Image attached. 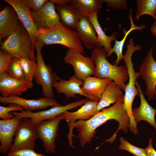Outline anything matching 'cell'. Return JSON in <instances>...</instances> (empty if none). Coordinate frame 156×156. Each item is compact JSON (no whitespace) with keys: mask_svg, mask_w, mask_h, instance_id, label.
<instances>
[{"mask_svg":"<svg viewBox=\"0 0 156 156\" xmlns=\"http://www.w3.org/2000/svg\"><path fill=\"white\" fill-rule=\"evenodd\" d=\"M124 98H122L112 106L103 109L98 112L92 117L87 120H80L73 124L68 123L69 130L67 137L69 145L72 146L73 129L76 128L79 132L78 138L80 144L83 147L86 143H90L96 133V129L107 121L111 119L116 120L119 123L116 131L108 140L112 143L117 137L116 134L121 130L127 133L129 128L130 119L123 107Z\"/></svg>","mask_w":156,"mask_h":156,"instance_id":"obj_1","label":"cell"},{"mask_svg":"<svg viewBox=\"0 0 156 156\" xmlns=\"http://www.w3.org/2000/svg\"><path fill=\"white\" fill-rule=\"evenodd\" d=\"M142 47L140 44L135 46L133 38H130L123 58L125 66L128 71L129 79V82L126 85L124 90L125 94L123 107L129 118V129L133 133H136L138 131L137 123L135 122L133 115L132 105L135 97L138 93V89L135 87V83L140 75L139 72H136L135 70L134 64L132 62V56L135 51L140 50Z\"/></svg>","mask_w":156,"mask_h":156,"instance_id":"obj_2","label":"cell"},{"mask_svg":"<svg viewBox=\"0 0 156 156\" xmlns=\"http://www.w3.org/2000/svg\"><path fill=\"white\" fill-rule=\"evenodd\" d=\"M36 40L41 42L44 45L60 44L87 56L76 31L67 27L61 22L52 28L38 29Z\"/></svg>","mask_w":156,"mask_h":156,"instance_id":"obj_3","label":"cell"},{"mask_svg":"<svg viewBox=\"0 0 156 156\" xmlns=\"http://www.w3.org/2000/svg\"><path fill=\"white\" fill-rule=\"evenodd\" d=\"M107 53L103 47H96L91 52L96 67L94 77L101 79L108 78L114 81L122 90H125V82L129 79L125 66H118L110 63L106 58Z\"/></svg>","mask_w":156,"mask_h":156,"instance_id":"obj_4","label":"cell"},{"mask_svg":"<svg viewBox=\"0 0 156 156\" xmlns=\"http://www.w3.org/2000/svg\"><path fill=\"white\" fill-rule=\"evenodd\" d=\"M1 50L6 51L14 57L35 59L34 44L25 28L23 25L15 33L1 44Z\"/></svg>","mask_w":156,"mask_h":156,"instance_id":"obj_5","label":"cell"},{"mask_svg":"<svg viewBox=\"0 0 156 156\" xmlns=\"http://www.w3.org/2000/svg\"><path fill=\"white\" fill-rule=\"evenodd\" d=\"M44 45L39 40H36L34 42L37 53L36 59L37 66L34 79L38 85L42 86L44 97L52 98L54 96L53 85L57 81V80L60 79L53 72L50 65H46L44 62L41 52Z\"/></svg>","mask_w":156,"mask_h":156,"instance_id":"obj_6","label":"cell"},{"mask_svg":"<svg viewBox=\"0 0 156 156\" xmlns=\"http://www.w3.org/2000/svg\"><path fill=\"white\" fill-rule=\"evenodd\" d=\"M88 100L87 98L82 99L64 106L54 105L49 109L35 112L23 110L20 112H13L12 113L14 116L19 118L25 117L31 118L32 122L36 126L43 121L53 119L66 111L81 106L84 104Z\"/></svg>","mask_w":156,"mask_h":156,"instance_id":"obj_7","label":"cell"},{"mask_svg":"<svg viewBox=\"0 0 156 156\" xmlns=\"http://www.w3.org/2000/svg\"><path fill=\"white\" fill-rule=\"evenodd\" d=\"M14 137V142L9 151L23 149H34L37 138L36 126L31 118L25 117L22 118Z\"/></svg>","mask_w":156,"mask_h":156,"instance_id":"obj_8","label":"cell"},{"mask_svg":"<svg viewBox=\"0 0 156 156\" xmlns=\"http://www.w3.org/2000/svg\"><path fill=\"white\" fill-rule=\"evenodd\" d=\"M64 60L65 63L73 66L75 75L80 79L84 81L95 74L96 67L93 59L80 52L68 49Z\"/></svg>","mask_w":156,"mask_h":156,"instance_id":"obj_9","label":"cell"},{"mask_svg":"<svg viewBox=\"0 0 156 156\" xmlns=\"http://www.w3.org/2000/svg\"><path fill=\"white\" fill-rule=\"evenodd\" d=\"M64 119L63 114L55 118L43 121L36 125L37 138L40 139L46 153H55V140L58 135L59 124Z\"/></svg>","mask_w":156,"mask_h":156,"instance_id":"obj_10","label":"cell"},{"mask_svg":"<svg viewBox=\"0 0 156 156\" xmlns=\"http://www.w3.org/2000/svg\"><path fill=\"white\" fill-rule=\"evenodd\" d=\"M153 47L151 48L140 68L139 73L146 86L145 94L153 100L156 93V61L153 57Z\"/></svg>","mask_w":156,"mask_h":156,"instance_id":"obj_11","label":"cell"},{"mask_svg":"<svg viewBox=\"0 0 156 156\" xmlns=\"http://www.w3.org/2000/svg\"><path fill=\"white\" fill-rule=\"evenodd\" d=\"M31 14L38 29L52 28L60 22L55 3L50 0L38 10L31 11Z\"/></svg>","mask_w":156,"mask_h":156,"instance_id":"obj_12","label":"cell"},{"mask_svg":"<svg viewBox=\"0 0 156 156\" xmlns=\"http://www.w3.org/2000/svg\"><path fill=\"white\" fill-rule=\"evenodd\" d=\"M0 102L2 104L15 103L22 106L24 110L31 112L46 109L50 106L61 105L53 98L40 97L37 99H27L18 96L8 97L0 96Z\"/></svg>","mask_w":156,"mask_h":156,"instance_id":"obj_13","label":"cell"},{"mask_svg":"<svg viewBox=\"0 0 156 156\" xmlns=\"http://www.w3.org/2000/svg\"><path fill=\"white\" fill-rule=\"evenodd\" d=\"M33 86V82L13 78L6 72L0 74V93L2 96H19Z\"/></svg>","mask_w":156,"mask_h":156,"instance_id":"obj_14","label":"cell"},{"mask_svg":"<svg viewBox=\"0 0 156 156\" xmlns=\"http://www.w3.org/2000/svg\"><path fill=\"white\" fill-rule=\"evenodd\" d=\"M15 11L6 5L0 12V39H6L23 25Z\"/></svg>","mask_w":156,"mask_h":156,"instance_id":"obj_15","label":"cell"},{"mask_svg":"<svg viewBox=\"0 0 156 156\" xmlns=\"http://www.w3.org/2000/svg\"><path fill=\"white\" fill-rule=\"evenodd\" d=\"M75 30L82 44L89 50L96 47L102 48L97 40V35L93 26L88 17L82 16Z\"/></svg>","mask_w":156,"mask_h":156,"instance_id":"obj_16","label":"cell"},{"mask_svg":"<svg viewBox=\"0 0 156 156\" xmlns=\"http://www.w3.org/2000/svg\"><path fill=\"white\" fill-rule=\"evenodd\" d=\"M14 8L34 44L38 28L33 19L31 11L22 0H4Z\"/></svg>","mask_w":156,"mask_h":156,"instance_id":"obj_17","label":"cell"},{"mask_svg":"<svg viewBox=\"0 0 156 156\" xmlns=\"http://www.w3.org/2000/svg\"><path fill=\"white\" fill-rule=\"evenodd\" d=\"M83 81L77 78L74 75L70 77L68 80L60 79L59 81L54 83L53 87L57 93L64 94L68 99L71 98H76L77 94L83 96L89 100L99 101V100L88 96L85 94L81 89V86Z\"/></svg>","mask_w":156,"mask_h":156,"instance_id":"obj_18","label":"cell"},{"mask_svg":"<svg viewBox=\"0 0 156 156\" xmlns=\"http://www.w3.org/2000/svg\"><path fill=\"white\" fill-rule=\"evenodd\" d=\"M23 118L14 116L9 120H0V152L7 154L13 143V137Z\"/></svg>","mask_w":156,"mask_h":156,"instance_id":"obj_19","label":"cell"},{"mask_svg":"<svg viewBox=\"0 0 156 156\" xmlns=\"http://www.w3.org/2000/svg\"><path fill=\"white\" fill-rule=\"evenodd\" d=\"M135 84L138 90L140 104L138 107L132 109L134 120L136 123L142 120L146 121L156 131V122L155 120L156 109L153 108L147 102L142 90L141 85L137 81Z\"/></svg>","mask_w":156,"mask_h":156,"instance_id":"obj_20","label":"cell"},{"mask_svg":"<svg viewBox=\"0 0 156 156\" xmlns=\"http://www.w3.org/2000/svg\"><path fill=\"white\" fill-rule=\"evenodd\" d=\"M98 101L88 100L77 111L70 112L68 111L63 114L64 119L68 123L73 124L77 120H87L91 118L98 112L97 105Z\"/></svg>","mask_w":156,"mask_h":156,"instance_id":"obj_21","label":"cell"},{"mask_svg":"<svg viewBox=\"0 0 156 156\" xmlns=\"http://www.w3.org/2000/svg\"><path fill=\"white\" fill-rule=\"evenodd\" d=\"M112 81L108 78L101 79L89 76L83 81L81 89L88 96L100 100L106 87Z\"/></svg>","mask_w":156,"mask_h":156,"instance_id":"obj_22","label":"cell"},{"mask_svg":"<svg viewBox=\"0 0 156 156\" xmlns=\"http://www.w3.org/2000/svg\"><path fill=\"white\" fill-rule=\"evenodd\" d=\"M55 6L61 23L67 27L75 30L82 16L69 5L56 4Z\"/></svg>","mask_w":156,"mask_h":156,"instance_id":"obj_23","label":"cell"},{"mask_svg":"<svg viewBox=\"0 0 156 156\" xmlns=\"http://www.w3.org/2000/svg\"><path fill=\"white\" fill-rule=\"evenodd\" d=\"M121 90L113 81L106 87L97 105V111H100L111 104L116 103L124 97Z\"/></svg>","mask_w":156,"mask_h":156,"instance_id":"obj_24","label":"cell"},{"mask_svg":"<svg viewBox=\"0 0 156 156\" xmlns=\"http://www.w3.org/2000/svg\"><path fill=\"white\" fill-rule=\"evenodd\" d=\"M102 0H70L68 4L81 15L89 18L100 11Z\"/></svg>","mask_w":156,"mask_h":156,"instance_id":"obj_25","label":"cell"},{"mask_svg":"<svg viewBox=\"0 0 156 156\" xmlns=\"http://www.w3.org/2000/svg\"><path fill=\"white\" fill-rule=\"evenodd\" d=\"M97 15V13L93 14L89 18V20L96 33L98 43L104 48L107 53V56H109L112 48V42L116 39V37L114 33L109 36L106 35L99 23Z\"/></svg>","mask_w":156,"mask_h":156,"instance_id":"obj_26","label":"cell"},{"mask_svg":"<svg viewBox=\"0 0 156 156\" xmlns=\"http://www.w3.org/2000/svg\"><path fill=\"white\" fill-rule=\"evenodd\" d=\"M129 13V17L131 23V28L128 31H124V36L121 40L120 41L117 40L116 39L115 40L114 45L113 48H112L109 55V56H110L112 55L113 53H114L116 54L117 58L115 61L113 62V63L117 65H118L120 61L123 59L124 55L122 54L123 48L128 35L133 30L137 29L141 31L144 29L146 27L145 25H144L138 26L134 24L133 22L131 10H130Z\"/></svg>","mask_w":156,"mask_h":156,"instance_id":"obj_27","label":"cell"},{"mask_svg":"<svg viewBox=\"0 0 156 156\" xmlns=\"http://www.w3.org/2000/svg\"><path fill=\"white\" fill-rule=\"evenodd\" d=\"M135 19L139 21L142 15L147 14L156 19V0H137Z\"/></svg>","mask_w":156,"mask_h":156,"instance_id":"obj_28","label":"cell"},{"mask_svg":"<svg viewBox=\"0 0 156 156\" xmlns=\"http://www.w3.org/2000/svg\"><path fill=\"white\" fill-rule=\"evenodd\" d=\"M19 59L25 80L33 82L37 66L36 59L30 60L26 57Z\"/></svg>","mask_w":156,"mask_h":156,"instance_id":"obj_29","label":"cell"},{"mask_svg":"<svg viewBox=\"0 0 156 156\" xmlns=\"http://www.w3.org/2000/svg\"><path fill=\"white\" fill-rule=\"evenodd\" d=\"M6 72L9 76L13 78L21 81L26 80L20 59L18 58L14 57Z\"/></svg>","mask_w":156,"mask_h":156,"instance_id":"obj_30","label":"cell"},{"mask_svg":"<svg viewBox=\"0 0 156 156\" xmlns=\"http://www.w3.org/2000/svg\"><path fill=\"white\" fill-rule=\"evenodd\" d=\"M120 144L119 148L127 151L134 156H147L145 149L140 148L131 144L123 138H120Z\"/></svg>","mask_w":156,"mask_h":156,"instance_id":"obj_31","label":"cell"},{"mask_svg":"<svg viewBox=\"0 0 156 156\" xmlns=\"http://www.w3.org/2000/svg\"><path fill=\"white\" fill-rule=\"evenodd\" d=\"M8 107L0 106V118L2 120H9L13 118L14 116L12 112L23 110L24 108L21 106L16 104H9Z\"/></svg>","mask_w":156,"mask_h":156,"instance_id":"obj_32","label":"cell"},{"mask_svg":"<svg viewBox=\"0 0 156 156\" xmlns=\"http://www.w3.org/2000/svg\"><path fill=\"white\" fill-rule=\"evenodd\" d=\"M14 56L10 53L1 49L0 51V74L7 72Z\"/></svg>","mask_w":156,"mask_h":156,"instance_id":"obj_33","label":"cell"},{"mask_svg":"<svg viewBox=\"0 0 156 156\" xmlns=\"http://www.w3.org/2000/svg\"><path fill=\"white\" fill-rule=\"evenodd\" d=\"M8 156H46L42 153H38L33 149H23L9 151Z\"/></svg>","mask_w":156,"mask_h":156,"instance_id":"obj_34","label":"cell"},{"mask_svg":"<svg viewBox=\"0 0 156 156\" xmlns=\"http://www.w3.org/2000/svg\"><path fill=\"white\" fill-rule=\"evenodd\" d=\"M26 6L31 11H36L38 10L48 0H22Z\"/></svg>","mask_w":156,"mask_h":156,"instance_id":"obj_35","label":"cell"},{"mask_svg":"<svg viewBox=\"0 0 156 156\" xmlns=\"http://www.w3.org/2000/svg\"><path fill=\"white\" fill-rule=\"evenodd\" d=\"M106 3L107 6L113 9H125L127 8V1L126 0H102Z\"/></svg>","mask_w":156,"mask_h":156,"instance_id":"obj_36","label":"cell"},{"mask_svg":"<svg viewBox=\"0 0 156 156\" xmlns=\"http://www.w3.org/2000/svg\"><path fill=\"white\" fill-rule=\"evenodd\" d=\"M152 142V139H150L148 145L145 148L147 156H156V151L153 146Z\"/></svg>","mask_w":156,"mask_h":156,"instance_id":"obj_37","label":"cell"},{"mask_svg":"<svg viewBox=\"0 0 156 156\" xmlns=\"http://www.w3.org/2000/svg\"><path fill=\"white\" fill-rule=\"evenodd\" d=\"M50 1L55 4L59 5H68L70 0H50Z\"/></svg>","mask_w":156,"mask_h":156,"instance_id":"obj_38","label":"cell"},{"mask_svg":"<svg viewBox=\"0 0 156 156\" xmlns=\"http://www.w3.org/2000/svg\"><path fill=\"white\" fill-rule=\"evenodd\" d=\"M150 31L152 34L156 38V19L151 26Z\"/></svg>","mask_w":156,"mask_h":156,"instance_id":"obj_39","label":"cell"},{"mask_svg":"<svg viewBox=\"0 0 156 156\" xmlns=\"http://www.w3.org/2000/svg\"><path fill=\"white\" fill-rule=\"evenodd\" d=\"M155 99L156 100V93L155 94Z\"/></svg>","mask_w":156,"mask_h":156,"instance_id":"obj_40","label":"cell"}]
</instances>
